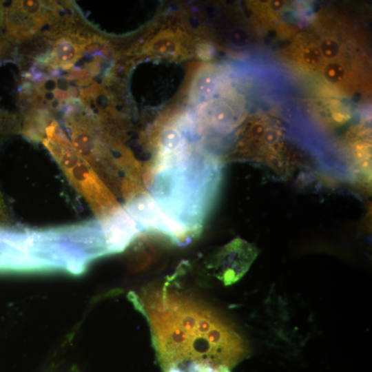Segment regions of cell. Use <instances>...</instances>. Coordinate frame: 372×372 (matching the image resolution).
<instances>
[{"mask_svg": "<svg viewBox=\"0 0 372 372\" xmlns=\"http://www.w3.org/2000/svg\"><path fill=\"white\" fill-rule=\"evenodd\" d=\"M131 299L145 316L163 372H231L247 350L214 309L166 283Z\"/></svg>", "mask_w": 372, "mask_h": 372, "instance_id": "1", "label": "cell"}, {"mask_svg": "<svg viewBox=\"0 0 372 372\" xmlns=\"http://www.w3.org/2000/svg\"><path fill=\"white\" fill-rule=\"evenodd\" d=\"M150 195L191 240L212 203L218 181L214 161L189 146L158 156Z\"/></svg>", "mask_w": 372, "mask_h": 372, "instance_id": "2", "label": "cell"}, {"mask_svg": "<svg viewBox=\"0 0 372 372\" xmlns=\"http://www.w3.org/2000/svg\"><path fill=\"white\" fill-rule=\"evenodd\" d=\"M43 143L99 218L107 216L118 207L113 195L99 174L76 152L56 121H52L46 127Z\"/></svg>", "mask_w": 372, "mask_h": 372, "instance_id": "3", "label": "cell"}, {"mask_svg": "<svg viewBox=\"0 0 372 372\" xmlns=\"http://www.w3.org/2000/svg\"><path fill=\"white\" fill-rule=\"evenodd\" d=\"M258 254L253 244L237 238L231 240L214 255L209 268L225 285L239 280L248 271Z\"/></svg>", "mask_w": 372, "mask_h": 372, "instance_id": "4", "label": "cell"}, {"mask_svg": "<svg viewBox=\"0 0 372 372\" xmlns=\"http://www.w3.org/2000/svg\"><path fill=\"white\" fill-rule=\"evenodd\" d=\"M101 220L110 253L123 251L140 232L125 207H118Z\"/></svg>", "mask_w": 372, "mask_h": 372, "instance_id": "5", "label": "cell"}, {"mask_svg": "<svg viewBox=\"0 0 372 372\" xmlns=\"http://www.w3.org/2000/svg\"><path fill=\"white\" fill-rule=\"evenodd\" d=\"M87 46V39L79 37L65 36L58 39L53 45L52 51L45 61L52 66L69 69L82 56Z\"/></svg>", "mask_w": 372, "mask_h": 372, "instance_id": "6", "label": "cell"}, {"mask_svg": "<svg viewBox=\"0 0 372 372\" xmlns=\"http://www.w3.org/2000/svg\"><path fill=\"white\" fill-rule=\"evenodd\" d=\"M345 74L344 67L338 63L327 65L325 68L324 75L328 80L333 82L341 81Z\"/></svg>", "mask_w": 372, "mask_h": 372, "instance_id": "7", "label": "cell"}, {"mask_svg": "<svg viewBox=\"0 0 372 372\" xmlns=\"http://www.w3.org/2000/svg\"><path fill=\"white\" fill-rule=\"evenodd\" d=\"M302 58L309 66L316 67L321 63L322 54L317 48L309 47L302 52Z\"/></svg>", "mask_w": 372, "mask_h": 372, "instance_id": "8", "label": "cell"}, {"mask_svg": "<svg viewBox=\"0 0 372 372\" xmlns=\"http://www.w3.org/2000/svg\"><path fill=\"white\" fill-rule=\"evenodd\" d=\"M320 48L321 54L327 59H334L340 52V46L338 42L331 39L324 40Z\"/></svg>", "mask_w": 372, "mask_h": 372, "instance_id": "9", "label": "cell"}, {"mask_svg": "<svg viewBox=\"0 0 372 372\" xmlns=\"http://www.w3.org/2000/svg\"><path fill=\"white\" fill-rule=\"evenodd\" d=\"M1 45H0V47H1Z\"/></svg>", "mask_w": 372, "mask_h": 372, "instance_id": "10", "label": "cell"}]
</instances>
